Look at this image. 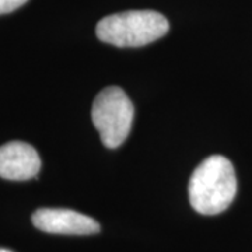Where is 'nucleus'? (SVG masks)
<instances>
[{
	"mask_svg": "<svg viewBox=\"0 0 252 252\" xmlns=\"http://www.w3.org/2000/svg\"><path fill=\"white\" fill-rule=\"evenodd\" d=\"M28 0H0V14H7L18 7H21L23 4H26Z\"/></svg>",
	"mask_w": 252,
	"mask_h": 252,
	"instance_id": "423d86ee",
	"label": "nucleus"
},
{
	"mask_svg": "<svg viewBox=\"0 0 252 252\" xmlns=\"http://www.w3.org/2000/svg\"><path fill=\"white\" fill-rule=\"evenodd\" d=\"M189 202L205 216L228 209L237 193L234 167L223 156H210L198 165L189 180Z\"/></svg>",
	"mask_w": 252,
	"mask_h": 252,
	"instance_id": "f257e3e1",
	"label": "nucleus"
},
{
	"mask_svg": "<svg viewBox=\"0 0 252 252\" xmlns=\"http://www.w3.org/2000/svg\"><path fill=\"white\" fill-rule=\"evenodd\" d=\"M170 30V23L153 10H132L104 17L97 24L99 41L118 48H139L160 39Z\"/></svg>",
	"mask_w": 252,
	"mask_h": 252,
	"instance_id": "f03ea898",
	"label": "nucleus"
},
{
	"mask_svg": "<svg viewBox=\"0 0 252 252\" xmlns=\"http://www.w3.org/2000/svg\"><path fill=\"white\" fill-rule=\"evenodd\" d=\"M41 170V158L31 144L9 142L0 147V177L10 181L31 180Z\"/></svg>",
	"mask_w": 252,
	"mask_h": 252,
	"instance_id": "39448f33",
	"label": "nucleus"
},
{
	"mask_svg": "<svg viewBox=\"0 0 252 252\" xmlns=\"http://www.w3.org/2000/svg\"><path fill=\"white\" fill-rule=\"evenodd\" d=\"M32 224L49 234L89 235L101 230L94 219L70 209H38L32 215Z\"/></svg>",
	"mask_w": 252,
	"mask_h": 252,
	"instance_id": "20e7f679",
	"label": "nucleus"
},
{
	"mask_svg": "<svg viewBox=\"0 0 252 252\" xmlns=\"http://www.w3.org/2000/svg\"><path fill=\"white\" fill-rule=\"evenodd\" d=\"M135 118V107L126 93L111 86L98 93L91 108V119L101 142L108 149H117L126 140Z\"/></svg>",
	"mask_w": 252,
	"mask_h": 252,
	"instance_id": "7ed1b4c3",
	"label": "nucleus"
},
{
	"mask_svg": "<svg viewBox=\"0 0 252 252\" xmlns=\"http://www.w3.org/2000/svg\"><path fill=\"white\" fill-rule=\"evenodd\" d=\"M0 252H11L9 250H4V248H0Z\"/></svg>",
	"mask_w": 252,
	"mask_h": 252,
	"instance_id": "0eeeda50",
	"label": "nucleus"
}]
</instances>
